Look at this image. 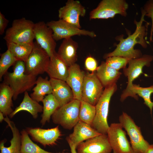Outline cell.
Returning a JSON list of instances; mask_svg holds the SVG:
<instances>
[{
    "instance_id": "cell-1",
    "label": "cell",
    "mask_w": 153,
    "mask_h": 153,
    "mask_svg": "<svg viewBox=\"0 0 153 153\" xmlns=\"http://www.w3.org/2000/svg\"><path fill=\"white\" fill-rule=\"evenodd\" d=\"M141 13L140 21H134L136 26L134 32L125 39H124L122 37H118L119 42L116 45V49L111 52L105 54L103 56L104 58L119 56L131 59L142 56L140 50L134 48L135 46L137 44H140L144 48L147 46L148 42L145 38L147 34V28L143 25V22H145L144 17L146 12L144 9L142 10Z\"/></svg>"
},
{
    "instance_id": "cell-2",
    "label": "cell",
    "mask_w": 153,
    "mask_h": 153,
    "mask_svg": "<svg viewBox=\"0 0 153 153\" xmlns=\"http://www.w3.org/2000/svg\"><path fill=\"white\" fill-rule=\"evenodd\" d=\"M5 75L4 82L11 89L14 100L20 94L30 90L37 80L36 76L26 73L25 63L20 60L14 64L12 72H7Z\"/></svg>"
},
{
    "instance_id": "cell-3",
    "label": "cell",
    "mask_w": 153,
    "mask_h": 153,
    "mask_svg": "<svg viewBox=\"0 0 153 153\" xmlns=\"http://www.w3.org/2000/svg\"><path fill=\"white\" fill-rule=\"evenodd\" d=\"M34 24L24 17L14 20L11 27L7 30L3 39L6 42L20 44L33 43Z\"/></svg>"
},
{
    "instance_id": "cell-4",
    "label": "cell",
    "mask_w": 153,
    "mask_h": 153,
    "mask_svg": "<svg viewBox=\"0 0 153 153\" xmlns=\"http://www.w3.org/2000/svg\"><path fill=\"white\" fill-rule=\"evenodd\" d=\"M116 84L105 88L95 105L96 113L91 126L101 134H107L109 104L111 97L117 90Z\"/></svg>"
},
{
    "instance_id": "cell-5",
    "label": "cell",
    "mask_w": 153,
    "mask_h": 153,
    "mask_svg": "<svg viewBox=\"0 0 153 153\" xmlns=\"http://www.w3.org/2000/svg\"><path fill=\"white\" fill-rule=\"evenodd\" d=\"M120 123L126 131L134 153H146L150 146L142 135L140 128L132 118L123 112L119 117Z\"/></svg>"
},
{
    "instance_id": "cell-6",
    "label": "cell",
    "mask_w": 153,
    "mask_h": 153,
    "mask_svg": "<svg viewBox=\"0 0 153 153\" xmlns=\"http://www.w3.org/2000/svg\"><path fill=\"white\" fill-rule=\"evenodd\" d=\"M80 101L74 99L68 103L59 107L51 116L53 122L67 129H71L79 120Z\"/></svg>"
},
{
    "instance_id": "cell-7",
    "label": "cell",
    "mask_w": 153,
    "mask_h": 153,
    "mask_svg": "<svg viewBox=\"0 0 153 153\" xmlns=\"http://www.w3.org/2000/svg\"><path fill=\"white\" fill-rule=\"evenodd\" d=\"M128 7L124 0H103L90 12L89 19H107L113 18L117 14L126 16Z\"/></svg>"
},
{
    "instance_id": "cell-8",
    "label": "cell",
    "mask_w": 153,
    "mask_h": 153,
    "mask_svg": "<svg viewBox=\"0 0 153 153\" xmlns=\"http://www.w3.org/2000/svg\"><path fill=\"white\" fill-rule=\"evenodd\" d=\"M52 30L55 41L71 38L75 35H84L94 38L96 35L93 31L81 29L62 20H52L46 23Z\"/></svg>"
},
{
    "instance_id": "cell-9",
    "label": "cell",
    "mask_w": 153,
    "mask_h": 153,
    "mask_svg": "<svg viewBox=\"0 0 153 153\" xmlns=\"http://www.w3.org/2000/svg\"><path fill=\"white\" fill-rule=\"evenodd\" d=\"M153 60V56L144 55L141 57L131 59L129 61L128 66L124 69V73L128 78V84L126 88L121 94L120 100L123 101L128 97L130 88L133 84V81L143 73V68L144 66L149 67Z\"/></svg>"
},
{
    "instance_id": "cell-10",
    "label": "cell",
    "mask_w": 153,
    "mask_h": 153,
    "mask_svg": "<svg viewBox=\"0 0 153 153\" xmlns=\"http://www.w3.org/2000/svg\"><path fill=\"white\" fill-rule=\"evenodd\" d=\"M119 123H112L107 132L108 141L113 153H134L125 131Z\"/></svg>"
},
{
    "instance_id": "cell-11",
    "label": "cell",
    "mask_w": 153,
    "mask_h": 153,
    "mask_svg": "<svg viewBox=\"0 0 153 153\" xmlns=\"http://www.w3.org/2000/svg\"><path fill=\"white\" fill-rule=\"evenodd\" d=\"M50 57L37 44L34 43L33 50L25 63L26 73L36 76L46 72Z\"/></svg>"
},
{
    "instance_id": "cell-12",
    "label": "cell",
    "mask_w": 153,
    "mask_h": 153,
    "mask_svg": "<svg viewBox=\"0 0 153 153\" xmlns=\"http://www.w3.org/2000/svg\"><path fill=\"white\" fill-rule=\"evenodd\" d=\"M35 39L38 45L50 58L56 52V43L52 29L43 21L35 23L33 28Z\"/></svg>"
},
{
    "instance_id": "cell-13",
    "label": "cell",
    "mask_w": 153,
    "mask_h": 153,
    "mask_svg": "<svg viewBox=\"0 0 153 153\" xmlns=\"http://www.w3.org/2000/svg\"><path fill=\"white\" fill-rule=\"evenodd\" d=\"M103 87L95 73H85L82 87V100L95 106L103 93Z\"/></svg>"
},
{
    "instance_id": "cell-14",
    "label": "cell",
    "mask_w": 153,
    "mask_h": 153,
    "mask_svg": "<svg viewBox=\"0 0 153 153\" xmlns=\"http://www.w3.org/2000/svg\"><path fill=\"white\" fill-rule=\"evenodd\" d=\"M58 12L60 19L81 28L79 18L85 16L86 10L79 1L68 0L64 6L59 8Z\"/></svg>"
},
{
    "instance_id": "cell-15",
    "label": "cell",
    "mask_w": 153,
    "mask_h": 153,
    "mask_svg": "<svg viewBox=\"0 0 153 153\" xmlns=\"http://www.w3.org/2000/svg\"><path fill=\"white\" fill-rule=\"evenodd\" d=\"M77 153H111L112 148L107 134H101L78 144Z\"/></svg>"
},
{
    "instance_id": "cell-16",
    "label": "cell",
    "mask_w": 153,
    "mask_h": 153,
    "mask_svg": "<svg viewBox=\"0 0 153 153\" xmlns=\"http://www.w3.org/2000/svg\"><path fill=\"white\" fill-rule=\"evenodd\" d=\"M25 130L33 141L44 147L56 144V141L62 135L58 126L48 129L27 128Z\"/></svg>"
},
{
    "instance_id": "cell-17",
    "label": "cell",
    "mask_w": 153,
    "mask_h": 153,
    "mask_svg": "<svg viewBox=\"0 0 153 153\" xmlns=\"http://www.w3.org/2000/svg\"><path fill=\"white\" fill-rule=\"evenodd\" d=\"M85 73L76 63L69 67V74L66 82L71 88L75 99L82 100V86Z\"/></svg>"
},
{
    "instance_id": "cell-18",
    "label": "cell",
    "mask_w": 153,
    "mask_h": 153,
    "mask_svg": "<svg viewBox=\"0 0 153 153\" xmlns=\"http://www.w3.org/2000/svg\"><path fill=\"white\" fill-rule=\"evenodd\" d=\"M101 134L91 126L79 120L66 140L77 146L81 142Z\"/></svg>"
},
{
    "instance_id": "cell-19",
    "label": "cell",
    "mask_w": 153,
    "mask_h": 153,
    "mask_svg": "<svg viewBox=\"0 0 153 153\" xmlns=\"http://www.w3.org/2000/svg\"><path fill=\"white\" fill-rule=\"evenodd\" d=\"M49 80L52 89V94L58 102L60 107L74 99L72 90L65 81L52 78Z\"/></svg>"
},
{
    "instance_id": "cell-20",
    "label": "cell",
    "mask_w": 153,
    "mask_h": 153,
    "mask_svg": "<svg viewBox=\"0 0 153 153\" xmlns=\"http://www.w3.org/2000/svg\"><path fill=\"white\" fill-rule=\"evenodd\" d=\"M78 46L77 42L71 37L63 39L59 47L57 54L69 67L76 63Z\"/></svg>"
},
{
    "instance_id": "cell-21",
    "label": "cell",
    "mask_w": 153,
    "mask_h": 153,
    "mask_svg": "<svg viewBox=\"0 0 153 153\" xmlns=\"http://www.w3.org/2000/svg\"><path fill=\"white\" fill-rule=\"evenodd\" d=\"M69 67L60 58L57 52L50 58L46 72L50 78L66 81L69 74Z\"/></svg>"
},
{
    "instance_id": "cell-22",
    "label": "cell",
    "mask_w": 153,
    "mask_h": 153,
    "mask_svg": "<svg viewBox=\"0 0 153 153\" xmlns=\"http://www.w3.org/2000/svg\"><path fill=\"white\" fill-rule=\"evenodd\" d=\"M95 74L105 88L116 84L121 73L103 61L96 70Z\"/></svg>"
},
{
    "instance_id": "cell-23",
    "label": "cell",
    "mask_w": 153,
    "mask_h": 153,
    "mask_svg": "<svg viewBox=\"0 0 153 153\" xmlns=\"http://www.w3.org/2000/svg\"><path fill=\"white\" fill-rule=\"evenodd\" d=\"M4 120L10 128L12 134L10 141V145L5 147V143L6 140L4 139L0 142V153H20L21 147V134L14 122L11 121L8 116L5 118Z\"/></svg>"
},
{
    "instance_id": "cell-24",
    "label": "cell",
    "mask_w": 153,
    "mask_h": 153,
    "mask_svg": "<svg viewBox=\"0 0 153 153\" xmlns=\"http://www.w3.org/2000/svg\"><path fill=\"white\" fill-rule=\"evenodd\" d=\"M43 109V106L32 99L26 91L24 93V98L21 103L9 116L12 118L19 112L25 111L29 112L33 118L36 119L38 117V113L42 112Z\"/></svg>"
},
{
    "instance_id": "cell-25",
    "label": "cell",
    "mask_w": 153,
    "mask_h": 153,
    "mask_svg": "<svg viewBox=\"0 0 153 153\" xmlns=\"http://www.w3.org/2000/svg\"><path fill=\"white\" fill-rule=\"evenodd\" d=\"M13 92L9 86L4 82L0 86V112L4 116H9L13 111L12 99Z\"/></svg>"
},
{
    "instance_id": "cell-26",
    "label": "cell",
    "mask_w": 153,
    "mask_h": 153,
    "mask_svg": "<svg viewBox=\"0 0 153 153\" xmlns=\"http://www.w3.org/2000/svg\"><path fill=\"white\" fill-rule=\"evenodd\" d=\"M35 85L32 89L33 92L30 94V97L37 102H42L46 95L52 94V86L47 77L43 78L39 76L37 79Z\"/></svg>"
},
{
    "instance_id": "cell-27",
    "label": "cell",
    "mask_w": 153,
    "mask_h": 153,
    "mask_svg": "<svg viewBox=\"0 0 153 153\" xmlns=\"http://www.w3.org/2000/svg\"><path fill=\"white\" fill-rule=\"evenodd\" d=\"M42 102L43 109L40 123L44 126L46 122H49L52 115L60 106L52 94L46 96Z\"/></svg>"
},
{
    "instance_id": "cell-28",
    "label": "cell",
    "mask_w": 153,
    "mask_h": 153,
    "mask_svg": "<svg viewBox=\"0 0 153 153\" xmlns=\"http://www.w3.org/2000/svg\"><path fill=\"white\" fill-rule=\"evenodd\" d=\"M9 50L18 61L26 62L33 48L34 43L20 44L6 42Z\"/></svg>"
},
{
    "instance_id": "cell-29",
    "label": "cell",
    "mask_w": 153,
    "mask_h": 153,
    "mask_svg": "<svg viewBox=\"0 0 153 153\" xmlns=\"http://www.w3.org/2000/svg\"><path fill=\"white\" fill-rule=\"evenodd\" d=\"M153 93V85L147 87H140L139 85L133 84L130 88L128 96H130L138 100V97L136 94L142 97L145 104L150 109L152 113L153 107V102L151 100V94Z\"/></svg>"
},
{
    "instance_id": "cell-30",
    "label": "cell",
    "mask_w": 153,
    "mask_h": 153,
    "mask_svg": "<svg viewBox=\"0 0 153 153\" xmlns=\"http://www.w3.org/2000/svg\"><path fill=\"white\" fill-rule=\"evenodd\" d=\"M20 133L21 147L20 153H70L68 152L54 153L46 151L33 142L26 130L23 129Z\"/></svg>"
},
{
    "instance_id": "cell-31",
    "label": "cell",
    "mask_w": 153,
    "mask_h": 153,
    "mask_svg": "<svg viewBox=\"0 0 153 153\" xmlns=\"http://www.w3.org/2000/svg\"><path fill=\"white\" fill-rule=\"evenodd\" d=\"M96 113L95 106L81 100L80 108L79 120L92 126Z\"/></svg>"
},
{
    "instance_id": "cell-32",
    "label": "cell",
    "mask_w": 153,
    "mask_h": 153,
    "mask_svg": "<svg viewBox=\"0 0 153 153\" xmlns=\"http://www.w3.org/2000/svg\"><path fill=\"white\" fill-rule=\"evenodd\" d=\"M18 61L10 51L7 50L1 55L0 59V80L8 72L9 68Z\"/></svg>"
},
{
    "instance_id": "cell-33",
    "label": "cell",
    "mask_w": 153,
    "mask_h": 153,
    "mask_svg": "<svg viewBox=\"0 0 153 153\" xmlns=\"http://www.w3.org/2000/svg\"><path fill=\"white\" fill-rule=\"evenodd\" d=\"M130 60L122 57L114 56L107 58L105 62L109 66L118 71L121 69L126 68Z\"/></svg>"
},
{
    "instance_id": "cell-34",
    "label": "cell",
    "mask_w": 153,
    "mask_h": 153,
    "mask_svg": "<svg viewBox=\"0 0 153 153\" xmlns=\"http://www.w3.org/2000/svg\"><path fill=\"white\" fill-rule=\"evenodd\" d=\"M146 12L145 16L151 18L152 25L150 30V40L152 41L153 34V0L148 1L144 6V9Z\"/></svg>"
},
{
    "instance_id": "cell-35",
    "label": "cell",
    "mask_w": 153,
    "mask_h": 153,
    "mask_svg": "<svg viewBox=\"0 0 153 153\" xmlns=\"http://www.w3.org/2000/svg\"><path fill=\"white\" fill-rule=\"evenodd\" d=\"M86 69L92 72L96 71L98 66L96 60L93 57L90 56L86 58L85 61Z\"/></svg>"
},
{
    "instance_id": "cell-36",
    "label": "cell",
    "mask_w": 153,
    "mask_h": 153,
    "mask_svg": "<svg viewBox=\"0 0 153 153\" xmlns=\"http://www.w3.org/2000/svg\"><path fill=\"white\" fill-rule=\"evenodd\" d=\"M8 20L6 18L4 15L0 12V34L2 35L5 32L8 23Z\"/></svg>"
},
{
    "instance_id": "cell-37",
    "label": "cell",
    "mask_w": 153,
    "mask_h": 153,
    "mask_svg": "<svg viewBox=\"0 0 153 153\" xmlns=\"http://www.w3.org/2000/svg\"><path fill=\"white\" fill-rule=\"evenodd\" d=\"M67 141L70 147L71 153H77L76 150L77 146L69 141Z\"/></svg>"
},
{
    "instance_id": "cell-38",
    "label": "cell",
    "mask_w": 153,
    "mask_h": 153,
    "mask_svg": "<svg viewBox=\"0 0 153 153\" xmlns=\"http://www.w3.org/2000/svg\"><path fill=\"white\" fill-rule=\"evenodd\" d=\"M146 153H153V144H150Z\"/></svg>"
},
{
    "instance_id": "cell-39",
    "label": "cell",
    "mask_w": 153,
    "mask_h": 153,
    "mask_svg": "<svg viewBox=\"0 0 153 153\" xmlns=\"http://www.w3.org/2000/svg\"><path fill=\"white\" fill-rule=\"evenodd\" d=\"M3 114L1 112H0V122H1L3 120H4L5 117Z\"/></svg>"
}]
</instances>
